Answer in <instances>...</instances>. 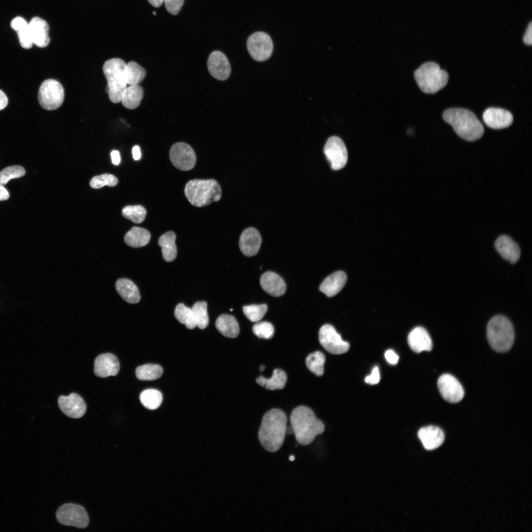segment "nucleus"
I'll use <instances>...</instances> for the list:
<instances>
[{
  "instance_id": "nucleus-6",
  "label": "nucleus",
  "mask_w": 532,
  "mask_h": 532,
  "mask_svg": "<svg viewBox=\"0 0 532 532\" xmlns=\"http://www.w3.org/2000/svg\"><path fill=\"white\" fill-rule=\"evenodd\" d=\"M487 336L494 350L500 353L508 351L514 340V329L511 322L501 315L493 317L488 324Z\"/></svg>"
},
{
  "instance_id": "nucleus-15",
  "label": "nucleus",
  "mask_w": 532,
  "mask_h": 532,
  "mask_svg": "<svg viewBox=\"0 0 532 532\" xmlns=\"http://www.w3.org/2000/svg\"><path fill=\"white\" fill-rule=\"evenodd\" d=\"M58 404L61 411L72 418L82 417L86 411V405L83 398L75 393H71L67 397L60 396Z\"/></svg>"
},
{
  "instance_id": "nucleus-9",
  "label": "nucleus",
  "mask_w": 532,
  "mask_h": 532,
  "mask_svg": "<svg viewBox=\"0 0 532 532\" xmlns=\"http://www.w3.org/2000/svg\"><path fill=\"white\" fill-rule=\"evenodd\" d=\"M56 516L57 521L65 526L85 528L89 524V519L86 510L78 504H64L57 510Z\"/></svg>"
},
{
  "instance_id": "nucleus-29",
  "label": "nucleus",
  "mask_w": 532,
  "mask_h": 532,
  "mask_svg": "<svg viewBox=\"0 0 532 532\" xmlns=\"http://www.w3.org/2000/svg\"><path fill=\"white\" fill-rule=\"evenodd\" d=\"M150 238V233L147 230L133 227L125 234L124 241L130 247L138 248L146 245Z\"/></svg>"
},
{
  "instance_id": "nucleus-22",
  "label": "nucleus",
  "mask_w": 532,
  "mask_h": 532,
  "mask_svg": "<svg viewBox=\"0 0 532 532\" xmlns=\"http://www.w3.org/2000/svg\"><path fill=\"white\" fill-rule=\"evenodd\" d=\"M418 436L427 450H433L438 448L444 440L443 431L434 426H428L421 428L418 432Z\"/></svg>"
},
{
  "instance_id": "nucleus-50",
  "label": "nucleus",
  "mask_w": 532,
  "mask_h": 532,
  "mask_svg": "<svg viewBox=\"0 0 532 532\" xmlns=\"http://www.w3.org/2000/svg\"><path fill=\"white\" fill-rule=\"evenodd\" d=\"M9 198V194L8 191L3 185L0 184V201L6 200Z\"/></svg>"
},
{
  "instance_id": "nucleus-51",
  "label": "nucleus",
  "mask_w": 532,
  "mask_h": 532,
  "mask_svg": "<svg viewBox=\"0 0 532 532\" xmlns=\"http://www.w3.org/2000/svg\"><path fill=\"white\" fill-rule=\"evenodd\" d=\"M132 153L133 159L135 161L139 160L141 158V152L138 146H134L133 148Z\"/></svg>"
},
{
  "instance_id": "nucleus-17",
  "label": "nucleus",
  "mask_w": 532,
  "mask_h": 532,
  "mask_svg": "<svg viewBox=\"0 0 532 532\" xmlns=\"http://www.w3.org/2000/svg\"><path fill=\"white\" fill-rule=\"evenodd\" d=\"M119 370L120 364L118 358L112 354H101L95 359L94 371L95 374L98 377L105 378L116 376Z\"/></svg>"
},
{
  "instance_id": "nucleus-34",
  "label": "nucleus",
  "mask_w": 532,
  "mask_h": 532,
  "mask_svg": "<svg viewBox=\"0 0 532 532\" xmlns=\"http://www.w3.org/2000/svg\"><path fill=\"white\" fill-rule=\"evenodd\" d=\"M141 404L146 408L154 410L158 408L162 403L163 396L158 390L148 389L143 391L139 396Z\"/></svg>"
},
{
  "instance_id": "nucleus-52",
  "label": "nucleus",
  "mask_w": 532,
  "mask_h": 532,
  "mask_svg": "<svg viewBox=\"0 0 532 532\" xmlns=\"http://www.w3.org/2000/svg\"><path fill=\"white\" fill-rule=\"evenodd\" d=\"M148 1L152 6L155 7H160L163 3L165 1V0H147Z\"/></svg>"
},
{
  "instance_id": "nucleus-46",
  "label": "nucleus",
  "mask_w": 532,
  "mask_h": 532,
  "mask_svg": "<svg viewBox=\"0 0 532 532\" xmlns=\"http://www.w3.org/2000/svg\"><path fill=\"white\" fill-rule=\"evenodd\" d=\"M385 357L387 361L391 365H396L399 361V356L392 350H387L385 353Z\"/></svg>"
},
{
  "instance_id": "nucleus-53",
  "label": "nucleus",
  "mask_w": 532,
  "mask_h": 532,
  "mask_svg": "<svg viewBox=\"0 0 532 532\" xmlns=\"http://www.w3.org/2000/svg\"><path fill=\"white\" fill-rule=\"evenodd\" d=\"M265 369V366L264 365H261L260 366V370L261 371H263V370H264Z\"/></svg>"
},
{
  "instance_id": "nucleus-10",
  "label": "nucleus",
  "mask_w": 532,
  "mask_h": 532,
  "mask_svg": "<svg viewBox=\"0 0 532 532\" xmlns=\"http://www.w3.org/2000/svg\"><path fill=\"white\" fill-rule=\"evenodd\" d=\"M273 47L270 36L263 32L254 33L247 41V47L250 55L253 59L259 62L266 61L270 57Z\"/></svg>"
},
{
  "instance_id": "nucleus-30",
  "label": "nucleus",
  "mask_w": 532,
  "mask_h": 532,
  "mask_svg": "<svg viewBox=\"0 0 532 532\" xmlns=\"http://www.w3.org/2000/svg\"><path fill=\"white\" fill-rule=\"evenodd\" d=\"M176 235L173 232H167L159 239L158 244L162 248L163 259L166 262H171L176 257L177 248L175 243Z\"/></svg>"
},
{
  "instance_id": "nucleus-23",
  "label": "nucleus",
  "mask_w": 532,
  "mask_h": 532,
  "mask_svg": "<svg viewBox=\"0 0 532 532\" xmlns=\"http://www.w3.org/2000/svg\"><path fill=\"white\" fill-rule=\"evenodd\" d=\"M260 285L267 293L276 297L283 295L286 290V285L283 278L271 271L266 272L262 275Z\"/></svg>"
},
{
  "instance_id": "nucleus-7",
  "label": "nucleus",
  "mask_w": 532,
  "mask_h": 532,
  "mask_svg": "<svg viewBox=\"0 0 532 532\" xmlns=\"http://www.w3.org/2000/svg\"><path fill=\"white\" fill-rule=\"evenodd\" d=\"M414 75L420 89L427 94H434L443 88L449 78L448 73L432 62L422 64L415 71Z\"/></svg>"
},
{
  "instance_id": "nucleus-37",
  "label": "nucleus",
  "mask_w": 532,
  "mask_h": 532,
  "mask_svg": "<svg viewBox=\"0 0 532 532\" xmlns=\"http://www.w3.org/2000/svg\"><path fill=\"white\" fill-rule=\"evenodd\" d=\"M174 315L176 319L180 323L184 324L188 329H193L197 327L192 309L183 303H179L176 306Z\"/></svg>"
},
{
  "instance_id": "nucleus-28",
  "label": "nucleus",
  "mask_w": 532,
  "mask_h": 532,
  "mask_svg": "<svg viewBox=\"0 0 532 532\" xmlns=\"http://www.w3.org/2000/svg\"><path fill=\"white\" fill-rule=\"evenodd\" d=\"M10 26L17 32L21 46L25 49L31 48L33 46V42L29 24L22 17L17 16L12 20Z\"/></svg>"
},
{
  "instance_id": "nucleus-48",
  "label": "nucleus",
  "mask_w": 532,
  "mask_h": 532,
  "mask_svg": "<svg viewBox=\"0 0 532 532\" xmlns=\"http://www.w3.org/2000/svg\"><path fill=\"white\" fill-rule=\"evenodd\" d=\"M8 104V99L5 94L0 90V110L4 109Z\"/></svg>"
},
{
  "instance_id": "nucleus-12",
  "label": "nucleus",
  "mask_w": 532,
  "mask_h": 532,
  "mask_svg": "<svg viewBox=\"0 0 532 532\" xmlns=\"http://www.w3.org/2000/svg\"><path fill=\"white\" fill-rule=\"evenodd\" d=\"M324 152L333 170H339L345 166L348 154L344 143L340 138L332 136L329 138L325 145Z\"/></svg>"
},
{
  "instance_id": "nucleus-49",
  "label": "nucleus",
  "mask_w": 532,
  "mask_h": 532,
  "mask_svg": "<svg viewBox=\"0 0 532 532\" xmlns=\"http://www.w3.org/2000/svg\"><path fill=\"white\" fill-rule=\"evenodd\" d=\"M111 158L112 163L115 165H118L120 162V156L119 152L116 150H113L111 153Z\"/></svg>"
},
{
  "instance_id": "nucleus-25",
  "label": "nucleus",
  "mask_w": 532,
  "mask_h": 532,
  "mask_svg": "<svg viewBox=\"0 0 532 532\" xmlns=\"http://www.w3.org/2000/svg\"><path fill=\"white\" fill-rule=\"evenodd\" d=\"M347 276L342 271H336L326 277L320 286V291L328 297L338 294L344 287Z\"/></svg>"
},
{
  "instance_id": "nucleus-38",
  "label": "nucleus",
  "mask_w": 532,
  "mask_h": 532,
  "mask_svg": "<svg viewBox=\"0 0 532 532\" xmlns=\"http://www.w3.org/2000/svg\"><path fill=\"white\" fill-rule=\"evenodd\" d=\"M197 326L200 329L207 327L209 323V318L207 310V303L205 301H198L192 308Z\"/></svg>"
},
{
  "instance_id": "nucleus-47",
  "label": "nucleus",
  "mask_w": 532,
  "mask_h": 532,
  "mask_svg": "<svg viewBox=\"0 0 532 532\" xmlns=\"http://www.w3.org/2000/svg\"><path fill=\"white\" fill-rule=\"evenodd\" d=\"M523 42L525 44L531 45L532 44V24H529L523 36Z\"/></svg>"
},
{
  "instance_id": "nucleus-36",
  "label": "nucleus",
  "mask_w": 532,
  "mask_h": 532,
  "mask_svg": "<svg viewBox=\"0 0 532 532\" xmlns=\"http://www.w3.org/2000/svg\"><path fill=\"white\" fill-rule=\"evenodd\" d=\"M145 70L135 62L131 61L126 64L127 84L138 85L146 76Z\"/></svg>"
},
{
  "instance_id": "nucleus-31",
  "label": "nucleus",
  "mask_w": 532,
  "mask_h": 532,
  "mask_svg": "<svg viewBox=\"0 0 532 532\" xmlns=\"http://www.w3.org/2000/svg\"><path fill=\"white\" fill-rule=\"evenodd\" d=\"M143 94L141 86L139 85H130L124 91L121 101L125 107L130 109H135L139 105Z\"/></svg>"
},
{
  "instance_id": "nucleus-43",
  "label": "nucleus",
  "mask_w": 532,
  "mask_h": 532,
  "mask_svg": "<svg viewBox=\"0 0 532 532\" xmlns=\"http://www.w3.org/2000/svg\"><path fill=\"white\" fill-rule=\"evenodd\" d=\"M253 333L259 338L266 339H271L274 333L273 325L267 322H260L255 324L253 328Z\"/></svg>"
},
{
  "instance_id": "nucleus-14",
  "label": "nucleus",
  "mask_w": 532,
  "mask_h": 532,
  "mask_svg": "<svg viewBox=\"0 0 532 532\" xmlns=\"http://www.w3.org/2000/svg\"><path fill=\"white\" fill-rule=\"evenodd\" d=\"M437 386L441 396L448 402H458L464 396V390L462 385L451 374L441 375L437 381Z\"/></svg>"
},
{
  "instance_id": "nucleus-44",
  "label": "nucleus",
  "mask_w": 532,
  "mask_h": 532,
  "mask_svg": "<svg viewBox=\"0 0 532 532\" xmlns=\"http://www.w3.org/2000/svg\"><path fill=\"white\" fill-rule=\"evenodd\" d=\"M184 0H165V6L168 13L176 15L180 11Z\"/></svg>"
},
{
  "instance_id": "nucleus-54",
  "label": "nucleus",
  "mask_w": 532,
  "mask_h": 532,
  "mask_svg": "<svg viewBox=\"0 0 532 532\" xmlns=\"http://www.w3.org/2000/svg\"><path fill=\"white\" fill-rule=\"evenodd\" d=\"M289 460L291 461H293L295 460V457L293 456H290V457L289 458Z\"/></svg>"
},
{
  "instance_id": "nucleus-27",
  "label": "nucleus",
  "mask_w": 532,
  "mask_h": 532,
  "mask_svg": "<svg viewBox=\"0 0 532 532\" xmlns=\"http://www.w3.org/2000/svg\"><path fill=\"white\" fill-rule=\"evenodd\" d=\"M216 329L224 336L235 338L239 333V326L233 316L222 314L219 316L215 323Z\"/></svg>"
},
{
  "instance_id": "nucleus-26",
  "label": "nucleus",
  "mask_w": 532,
  "mask_h": 532,
  "mask_svg": "<svg viewBox=\"0 0 532 532\" xmlns=\"http://www.w3.org/2000/svg\"><path fill=\"white\" fill-rule=\"evenodd\" d=\"M116 290L121 297L130 303H136L140 300V295L136 285L126 278L118 279L115 284Z\"/></svg>"
},
{
  "instance_id": "nucleus-13",
  "label": "nucleus",
  "mask_w": 532,
  "mask_h": 532,
  "mask_svg": "<svg viewBox=\"0 0 532 532\" xmlns=\"http://www.w3.org/2000/svg\"><path fill=\"white\" fill-rule=\"evenodd\" d=\"M169 158L172 165L182 171L192 169L196 163V156L193 149L184 142L174 144L169 151Z\"/></svg>"
},
{
  "instance_id": "nucleus-42",
  "label": "nucleus",
  "mask_w": 532,
  "mask_h": 532,
  "mask_svg": "<svg viewBox=\"0 0 532 532\" xmlns=\"http://www.w3.org/2000/svg\"><path fill=\"white\" fill-rule=\"evenodd\" d=\"M118 182V179L113 175L105 173L93 177L90 182V186L94 189H100L104 186L114 187Z\"/></svg>"
},
{
  "instance_id": "nucleus-45",
  "label": "nucleus",
  "mask_w": 532,
  "mask_h": 532,
  "mask_svg": "<svg viewBox=\"0 0 532 532\" xmlns=\"http://www.w3.org/2000/svg\"><path fill=\"white\" fill-rule=\"evenodd\" d=\"M380 378L379 369L375 366L373 368L371 374L366 377L365 381L367 384L375 385L379 383Z\"/></svg>"
},
{
  "instance_id": "nucleus-18",
  "label": "nucleus",
  "mask_w": 532,
  "mask_h": 532,
  "mask_svg": "<svg viewBox=\"0 0 532 532\" xmlns=\"http://www.w3.org/2000/svg\"><path fill=\"white\" fill-rule=\"evenodd\" d=\"M483 120L486 125L494 129L509 127L513 122V116L508 111L499 108L491 107L485 110Z\"/></svg>"
},
{
  "instance_id": "nucleus-11",
  "label": "nucleus",
  "mask_w": 532,
  "mask_h": 532,
  "mask_svg": "<svg viewBox=\"0 0 532 532\" xmlns=\"http://www.w3.org/2000/svg\"><path fill=\"white\" fill-rule=\"evenodd\" d=\"M319 341L322 346L332 354H341L347 352L349 344L343 341L334 327L330 324L321 327L319 332Z\"/></svg>"
},
{
  "instance_id": "nucleus-56",
  "label": "nucleus",
  "mask_w": 532,
  "mask_h": 532,
  "mask_svg": "<svg viewBox=\"0 0 532 532\" xmlns=\"http://www.w3.org/2000/svg\"><path fill=\"white\" fill-rule=\"evenodd\" d=\"M233 309H232V308L230 309V311H233Z\"/></svg>"
},
{
  "instance_id": "nucleus-24",
  "label": "nucleus",
  "mask_w": 532,
  "mask_h": 532,
  "mask_svg": "<svg viewBox=\"0 0 532 532\" xmlns=\"http://www.w3.org/2000/svg\"><path fill=\"white\" fill-rule=\"evenodd\" d=\"M495 245L501 256L510 263H515L519 260L520 256V248L510 237L505 235L500 236L496 240Z\"/></svg>"
},
{
  "instance_id": "nucleus-35",
  "label": "nucleus",
  "mask_w": 532,
  "mask_h": 532,
  "mask_svg": "<svg viewBox=\"0 0 532 532\" xmlns=\"http://www.w3.org/2000/svg\"><path fill=\"white\" fill-rule=\"evenodd\" d=\"M325 360V357L321 352L316 351L307 356L305 363L311 372L317 376H321L324 374Z\"/></svg>"
},
{
  "instance_id": "nucleus-39",
  "label": "nucleus",
  "mask_w": 532,
  "mask_h": 532,
  "mask_svg": "<svg viewBox=\"0 0 532 532\" xmlns=\"http://www.w3.org/2000/svg\"><path fill=\"white\" fill-rule=\"evenodd\" d=\"M122 215L126 218L136 224L142 223L146 215L145 208L140 205H128L122 211Z\"/></svg>"
},
{
  "instance_id": "nucleus-5",
  "label": "nucleus",
  "mask_w": 532,
  "mask_h": 532,
  "mask_svg": "<svg viewBox=\"0 0 532 532\" xmlns=\"http://www.w3.org/2000/svg\"><path fill=\"white\" fill-rule=\"evenodd\" d=\"M126 64L121 59L113 58L106 61L103 66V72L107 81L105 92L113 103L121 101L127 87Z\"/></svg>"
},
{
  "instance_id": "nucleus-41",
  "label": "nucleus",
  "mask_w": 532,
  "mask_h": 532,
  "mask_svg": "<svg viewBox=\"0 0 532 532\" xmlns=\"http://www.w3.org/2000/svg\"><path fill=\"white\" fill-rule=\"evenodd\" d=\"M25 174V170L21 166H12L6 167L0 171V184L4 185L9 180L21 177Z\"/></svg>"
},
{
  "instance_id": "nucleus-2",
  "label": "nucleus",
  "mask_w": 532,
  "mask_h": 532,
  "mask_svg": "<svg viewBox=\"0 0 532 532\" xmlns=\"http://www.w3.org/2000/svg\"><path fill=\"white\" fill-rule=\"evenodd\" d=\"M290 422L296 438L301 445L310 444L325 430L323 423L310 408L305 406H299L293 410Z\"/></svg>"
},
{
  "instance_id": "nucleus-3",
  "label": "nucleus",
  "mask_w": 532,
  "mask_h": 532,
  "mask_svg": "<svg viewBox=\"0 0 532 532\" xmlns=\"http://www.w3.org/2000/svg\"><path fill=\"white\" fill-rule=\"evenodd\" d=\"M442 117L452 127L455 133L466 141L476 140L484 133L482 125L475 115L469 110L449 108L443 112Z\"/></svg>"
},
{
  "instance_id": "nucleus-16",
  "label": "nucleus",
  "mask_w": 532,
  "mask_h": 532,
  "mask_svg": "<svg viewBox=\"0 0 532 532\" xmlns=\"http://www.w3.org/2000/svg\"><path fill=\"white\" fill-rule=\"evenodd\" d=\"M207 67L210 74L219 80H226L231 74L229 62L226 55L219 51H214L210 54Z\"/></svg>"
},
{
  "instance_id": "nucleus-4",
  "label": "nucleus",
  "mask_w": 532,
  "mask_h": 532,
  "mask_svg": "<svg viewBox=\"0 0 532 532\" xmlns=\"http://www.w3.org/2000/svg\"><path fill=\"white\" fill-rule=\"evenodd\" d=\"M184 192L190 203L199 207L218 201L222 195L219 184L213 179L191 180L186 184Z\"/></svg>"
},
{
  "instance_id": "nucleus-32",
  "label": "nucleus",
  "mask_w": 532,
  "mask_h": 532,
  "mask_svg": "<svg viewBox=\"0 0 532 532\" xmlns=\"http://www.w3.org/2000/svg\"><path fill=\"white\" fill-rule=\"evenodd\" d=\"M287 380L286 373L282 369L276 368L273 370L270 378H266L260 376L256 379V382L266 389L275 390L283 389L285 386Z\"/></svg>"
},
{
  "instance_id": "nucleus-40",
  "label": "nucleus",
  "mask_w": 532,
  "mask_h": 532,
  "mask_svg": "<svg viewBox=\"0 0 532 532\" xmlns=\"http://www.w3.org/2000/svg\"><path fill=\"white\" fill-rule=\"evenodd\" d=\"M267 310L266 304H252L243 307L244 315L251 322H256L260 321L265 315Z\"/></svg>"
},
{
  "instance_id": "nucleus-8",
  "label": "nucleus",
  "mask_w": 532,
  "mask_h": 532,
  "mask_svg": "<svg viewBox=\"0 0 532 532\" xmlns=\"http://www.w3.org/2000/svg\"><path fill=\"white\" fill-rule=\"evenodd\" d=\"M64 96V90L61 83L56 80L49 79L41 84L38 93V100L43 108L53 110L62 104Z\"/></svg>"
},
{
  "instance_id": "nucleus-21",
  "label": "nucleus",
  "mask_w": 532,
  "mask_h": 532,
  "mask_svg": "<svg viewBox=\"0 0 532 532\" xmlns=\"http://www.w3.org/2000/svg\"><path fill=\"white\" fill-rule=\"evenodd\" d=\"M407 342L410 348L418 353L424 351H430L432 348V342L430 334L422 327H417L409 332Z\"/></svg>"
},
{
  "instance_id": "nucleus-1",
  "label": "nucleus",
  "mask_w": 532,
  "mask_h": 532,
  "mask_svg": "<svg viewBox=\"0 0 532 532\" xmlns=\"http://www.w3.org/2000/svg\"><path fill=\"white\" fill-rule=\"evenodd\" d=\"M287 418L281 410L273 408L263 416L258 432V437L263 447L269 452L279 450L284 442Z\"/></svg>"
},
{
  "instance_id": "nucleus-19",
  "label": "nucleus",
  "mask_w": 532,
  "mask_h": 532,
  "mask_svg": "<svg viewBox=\"0 0 532 532\" xmlns=\"http://www.w3.org/2000/svg\"><path fill=\"white\" fill-rule=\"evenodd\" d=\"M261 243L262 238L258 230L249 228L243 231L240 235L239 246L245 256L252 257L258 253Z\"/></svg>"
},
{
  "instance_id": "nucleus-55",
  "label": "nucleus",
  "mask_w": 532,
  "mask_h": 532,
  "mask_svg": "<svg viewBox=\"0 0 532 532\" xmlns=\"http://www.w3.org/2000/svg\"><path fill=\"white\" fill-rule=\"evenodd\" d=\"M152 13H153V14H154L155 15H156V13L155 11H153Z\"/></svg>"
},
{
  "instance_id": "nucleus-20",
  "label": "nucleus",
  "mask_w": 532,
  "mask_h": 532,
  "mask_svg": "<svg viewBox=\"0 0 532 532\" xmlns=\"http://www.w3.org/2000/svg\"><path fill=\"white\" fill-rule=\"evenodd\" d=\"M29 26L33 44L40 48L48 45L50 41L49 27L44 20L34 17L31 20Z\"/></svg>"
},
{
  "instance_id": "nucleus-33",
  "label": "nucleus",
  "mask_w": 532,
  "mask_h": 532,
  "mask_svg": "<svg viewBox=\"0 0 532 532\" xmlns=\"http://www.w3.org/2000/svg\"><path fill=\"white\" fill-rule=\"evenodd\" d=\"M163 369L159 365L148 364L138 366L135 370L136 377L140 380H154L159 378Z\"/></svg>"
}]
</instances>
